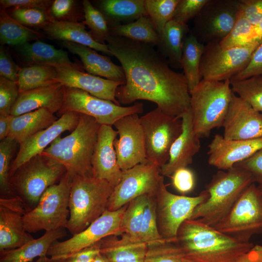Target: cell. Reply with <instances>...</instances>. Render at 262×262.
<instances>
[{
  "label": "cell",
  "mask_w": 262,
  "mask_h": 262,
  "mask_svg": "<svg viewBox=\"0 0 262 262\" xmlns=\"http://www.w3.org/2000/svg\"><path fill=\"white\" fill-rule=\"evenodd\" d=\"M106 41L125 75L124 83L116 91L119 103L147 100L165 114L180 118L190 110V93L184 74L172 69L154 46L112 35Z\"/></svg>",
  "instance_id": "1"
},
{
  "label": "cell",
  "mask_w": 262,
  "mask_h": 262,
  "mask_svg": "<svg viewBox=\"0 0 262 262\" xmlns=\"http://www.w3.org/2000/svg\"><path fill=\"white\" fill-rule=\"evenodd\" d=\"M176 243L185 258L196 262H234L254 246L250 242L237 241L193 219H187L181 225Z\"/></svg>",
  "instance_id": "2"
},
{
  "label": "cell",
  "mask_w": 262,
  "mask_h": 262,
  "mask_svg": "<svg viewBox=\"0 0 262 262\" xmlns=\"http://www.w3.org/2000/svg\"><path fill=\"white\" fill-rule=\"evenodd\" d=\"M100 126L93 117L80 114L71 133L57 137L41 154L63 165L71 178L77 175L93 176L92 162Z\"/></svg>",
  "instance_id": "3"
},
{
  "label": "cell",
  "mask_w": 262,
  "mask_h": 262,
  "mask_svg": "<svg viewBox=\"0 0 262 262\" xmlns=\"http://www.w3.org/2000/svg\"><path fill=\"white\" fill-rule=\"evenodd\" d=\"M254 183L251 175L241 167L233 166L227 170H219L205 187L208 198L196 207L188 219L214 227Z\"/></svg>",
  "instance_id": "4"
},
{
  "label": "cell",
  "mask_w": 262,
  "mask_h": 262,
  "mask_svg": "<svg viewBox=\"0 0 262 262\" xmlns=\"http://www.w3.org/2000/svg\"><path fill=\"white\" fill-rule=\"evenodd\" d=\"M114 188L107 181L92 176L71 178L70 214L66 228L72 235L85 229L107 210Z\"/></svg>",
  "instance_id": "5"
},
{
  "label": "cell",
  "mask_w": 262,
  "mask_h": 262,
  "mask_svg": "<svg viewBox=\"0 0 262 262\" xmlns=\"http://www.w3.org/2000/svg\"><path fill=\"white\" fill-rule=\"evenodd\" d=\"M190 93L194 131L199 138L208 137L213 129L223 127L233 93L230 80L202 79Z\"/></svg>",
  "instance_id": "6"
},
{
  "label": "cell",
  "mask_w": 262,
  "mask_h": 262,
  "mask_svg": "<svg viewBox=\"0 0 262 262\" xmlns=\"http://www.w3.org/2000/svg\"><path fill=\"white\" fill-rule=\"evenodd\" d=\"M66 172L63 165L40 154L19 167L10 177V183L27 212L37 206L46 190L58 183Z\"/></svg>",
  "instance_id": "7"
},
{
  "label": "cell",
  "mask_w": 262,
  "mask_h": 262,
  "mask_svg": "<svg viewBox=\"0 0 262 262\" xmlns=\"http://www.w3.org/2000/svg\"><path fill=\"white\" fill-rule=\"evenodd\" d=\"M71 178L66 172L60 180L48 188L37 206L23 216L29 233L66 228L69 217V199Z\"/></svg>",
  "instance_id": "8"
},
{
  "label": "cell",
  "mask_w": 262,
  "mask_h": 262,
  "mask_svg": "<svg viewBox=\"0 0 262 262\" xmlns=\"http://www.w3.org/2000/svg\"><path fill=\"white\" fill-rule=\"evenodd\" d=\"M240 242L262 234V195L255 183L241 195L227 215L214 227Z\"/></svg>",
  "instance_id": "9"
},
{
  "label": "cell",
  "mask_w": 262,
  "mask_h": 262,
  "mask_svg": "<svg viewBox=\"0 0 262 262\" xmlns=\"http://www.w3.org/2000/svg\"><path fill=\"white\" fill-rule=\"evenodd\" d=\"M147 162L160 168L168 161L170 148L182 131L181 118L157 107L140 117Z\"/></svg>",
  "instance_id": "10"
},
{
  "label": "cell",
  "mask_w": 262,
  "mask_h": 262,
  "mask_svg": "<svg viewBox=\"0 0 262 262\" xmlns=\"http://www.w3.org/2000/svg\"><path fill=\"white\" fill-rule=\"evenodd\" d=\"M260 45L258 42H253L223 48L219 42L205 44L200 64L201 79L219 82L230 80L246 67Z\"/></svg>",
  "instance_id": "11"
},
{
  "label": "cell",
  "mask_w": 262,
  "mask_h": 262,
  "mask_svg": "<svg viewBox=\"0 0 262 262\" xmlns=\"http://www.w3.org/2000/svg\"><path fill=\"white\" fill-rule=\"evenodd\" d=\"M159 232L165 240L176 243L179 228L188 219L194 209L209 197L205 189L196 196L175 195L170 192L162 180L155 195Z\"/></svg>",
  "instance_id": "12"
},
{
  "label": "cell",
  "mask_w": 262,
  "mask_h": 262,
  "mask_svg": "<svg viewBox=\"0 0 262 262\" xmlns=\"http://www.w3.org/2000/svg\"><path fill=\"white\" fill-rule=\"evenodd\" d=\"M143 111L142 103L137 102L130 106L123 107L81 89L65 87L63 105L58 113L61 116L67 112H77L93 117L101 125L112 126L124 116L139 114Z\"/></svg>",
  "instance_id": "13"
},
{
  "label": "cell",
  "mask_w": 262,
  "mask_h": 262,
  "mask_svg": "<svg viewBox=\"0 0 262 262\" xmlns=\"http://www.w3.org/2000/svg\"><path fill=\"white\" fill-rule=\"evenodd\" d=\"M240 11L239 0H208L194 18L193 33L205 45L220 42L232 29Z\"/></svg>",
  "instance_id": "14"
},
{
  "label": "cell",
  "mask_w": 262,
  "mask_h": 262,
  "mask_svg": "<svg viewBox=\"0 0 262 262\" xmlns=\"http://www.w3.org/2000/svg\"><path fill=\"white\" fill-rule=\"evenodd\" d=\"M126 204L117 210H106L98 218L81 232L63 242L55 241L47 256L52 260L65 257L91 246L110 235L122 234L121 223Z\"/></svg>",
  "instance_id": "15"
},
{
  "label": "cell",
  "mask_w": 262,
  "mask_h": 262,
  "mask_svg": "<svg viewBox=\"0 0 262 262\" xmlns=\"http://www.w3.org/2000/svg\"><path fill=\"white\" fill-rule=\"evenodd\" d=\"M163 179L160 167L148 162L124 171L121 181L109 198L107 210H117L142 195L155 196Z\"/></svg>",
  "instance_id": "16"
},
{
  "label": "cell",
  "mask_w": 262,
  "mask_h": 262,
  "mask_svg": "<svg viewBox=\"0 0 262 262\" xmlns=\"http://www.w3.org/2000/svg\"><path fill=\"white\" fill-rule=\"evenodd\" d=\"M113 126L118 135L114 146L121 169L124 171L147 162L144 133L138 114L124 116Z\"/></svg>",
  "instance_id": "17"
},
{
  "label": "cell",
  "mask_w": 262,
  "mask_h": 262,
  "mask_svg": "<svg viewBox=\"0 0 262 262\" xmlns=\"http://www.w3.org/2000/svg\"><path fill=\"white\" fill-rule=\"evenodd\" d=\"M223 127L226 139L262 138V113L233 93Z\"/></svg>",
  "instance_id": "18"
},
{
  "label": "cell",
  "mask_w": 262,
  "mask_h": 262,
  "mask_svg": "<svg viewBox=\"0 0 262 262\" xmlns=\"http://www.w3.org/2000/svg\"><path fill=\"white\" fill-rule=\"evenodd\" d=\"M80 116L77 112L66 113L50 126L19 144L18 151L11 164L10 177L24 164L41 154L62 133L72 131L79 123Z\"/></svg>",
  "instance_id": "19"
},
{
  "label": "cell",
  "mask_w": 262,
  "mask_h": 262,
  "mask_svg": "<svg viewBox=\"0 0 262 262\" xmlns=\"http://www.w3.org/2000/svg\"><path fill=\"white\" fill-rule=\"evenodd\" d=\"M25 213L17 197L0 198V251L18 248L34 239L24 227Z\"/></svg>",
  "instance_id": "20"
},
{
  "label": "cell",
  "mask_w": 262,
  "mask_h": 262,
  "mask_svg": "<svg viewBox=\"0 0 262 262\" xmlns=\"http://www.w3.org/2000/svg\"><path fill=\"white\" fill-rule=\"evenodd\" d=\"M118 135L112 126L102 125L93 156V176L115 187L121 181L123 171L118 162L114 143Z\"/></svg>",
  "instance_id": "21"
},
{
  "label": "cell",
  "mask_w": 262,
  "mask_h": 262,
  "mask_svg": "<svg viewBox=\"0 0 262 262\" xmlns=\"http://www.w3.org/2000/svg\"><path fill=\"white\" fill-rule=\"evenodd\" d=\"M57 82L66 87L81 89L98 98L120 105L115 97L117 88L123 83L83 72L81 68L63 65L54 66Z\"/></svg>",
  "instance_id": "22"
},
{
  "label": "cell",
  "mask_w": 262,
  "mask_h": 262,
  "mask_svg": "<svg viewBox=\"0 0 262 262\" xmlns=\"http://www.w3.org/2000/svg\"><path fill=\"white\" fill-rule=\"evenodd\" d=\"M262 147V138L228 140L216 134L208 145V162L219 170H227L246 160Z\"/></svg>",
  "instance_id": "23"
},
{
  "label": "cell",
  "mask_w": 262,
  "mask_h": 262,
  "mask_svg": "<svg viewBox=\"0 0 262 262\" xmlns=\"http://www.w3.org/2000/svg\"><path fill=\"white\" fill-rule=\"evenodd\" d=\"M182 131L172 144L167 162L160 168L162 176L170 177L177 170L191 164L200 148V138L195 133L190 109L181 116Z\"/></svg>",
  "instance_id": "24"
},
{
  "label": "cell",
  "mask_w": 262,
  "mask_h": 262,
  "mask_svg": "<svg viewBox=\"0 0 262 262\" xmlns=\"http://www.w3.org/2000/svg\"><path fill=\"white\" fill-rule=\"evenodd\" d=\"M64 95L65 87L59 82L21 92L10 115L18 116L41 108L58 113L63 105Z\"/></svg>",
  "instance_id": "25"
},
{
  "label": "cell",
  "mask_w": 262,
  "mask_h": 262,
  "mask_svg": "<svg viewBox=\"0 0 262 262\" xmlns=\"http://www.w3.org/2000/svg\"><path fill=\"white\" fill-rule=\"evenodd\" d=\"M62 44L69 52L80 58L87 73L124 83L125 75L122 67L114 64L109 57L83 45L69 42H62Z\"/></svg>",
  "instance_id": "26"
},
{
  "label": "cell",
  "mask_w": 262,
  "mask_h": 262,
  "mask_svg": "<svg viewBox=\"0 0 262 262\" xmlns=\"http://www.w3.org/2000/svg\"><path fill=\"white\" fill-rule=\"evenodd\" d=\"M147 248L146 243L123 233L102 239L100 252L111 262H144Z\"/></svg>",
  "instance_id": "27"
},
{
  "label": "cell",
  "mask_w": 262,
  "mask_h": 262,
  "mask_svg": "<svg viewBox=\"0 0 262 262\" xmlns=\"http://www.w3.org/2000/svg\"><path fill=\"white\" fill-rule=\"evenodd\" d=\"M15 50L20 61L27 66L63 65L81 68L71 61L66 51L39 40L15 46Z\"/></svg>",
  "instance_id": "28"
},
{
  "label": "cell",
  "mask_w": 262,
  "mask_h": 262,
  "mask_svg": "<svg viewBox=\"0 0 262 262\" xmlns=\"http://www.w3.org/2000/svg\"><path fill=\"white\" fill-rule=\"evenodd\" d=\"M48 37L62 42H72L113 56L106 44L96 41L82 22L53 21L41 28Z\"/></svg>",
  "instance_id": "29"
},
{
  "label": "cell",
  "mask_w": 262,
  "mask_h": 262,
  "mask_svg": "<svg viewBox=\"0 0 262 262\" xmlns=\"http://www.w3.org/2000/svg\"><path fill=\"white\" fill-rule=\"evenodd\" d=\"M65 228L47 231L41 237L23 246L0 252V262H31L36 257L47 256L51 246L66 235Z\"/></svg>",
  "instance_id": "30"
},
{
  "label": "cell",
  "mask_w": 262,
  "mask_h": 262,
  "mask_svg": "<svg viewBox=\"0 0 262 262\" xmlns=\"http://www.w3.org/2000/svg\"><path fill=\"white\" fill-rule=\"evenodd\" d=\"M57 119L54 114L47 108L13 116L8 137L19 144L32 135L48 128Z\"/></svg>",
  "instance_id": "31"
},
{
  "label": "cell",
  "mask_w": 262,
  "mask_h": 262,
  "mask_svg": "<svg viewBox=\"0 0 262 262\" xmlns=\"http://www.w3.org/2000/svg\"><path fill=\"white\" fill-rule=\"evenodd\" d=\"M96 7L104 15L109 27L126 24L146 15L145 0H100Z\"/></svg>",
  "instance_id": "32"
},
{
  "label": "cell",
  "mask_w": 262,
  "mask_h": 262,
  "mask_svg": "<svg viewBox=\"0 0 262 262\" xmlns=\"http://www.w3.org/2000/svg\"><path fill=\"white\" fill-rule=\"evenodd\" d=\"M188 32L186 24L172 19L165 25L163 32L159 35L158 50L172 66L181 68L180 60L183 44Z\"/></svg>",
  "instance_id": "33"
},
{
  "label": "cell",
  "mask_w": 262,
  "mask_h": 262,
  "mask_svg": "<svg viewBox=\"0 0 262 262\" xmlns=\"http://www.w3.org/2000/svg\"><path fill=\"white\" fill-rule=\"evenodd\" d=\"M204 47L205 44L200 42L193 33L187 35L183 42L180 65L190 92L202 80L200 64Z\"/></svg>",
  "instance_id": "34"
},
{
  "label": "cell",
  "mask_w": 262,
  "mask_h": 262,
  "mask_svg": "<svg viewBox=\"0 0 262 262\" xmlns=\"http://www.w3.org/2000/svg\"><path fill=\"white\" fill-rule=\"evenodd\" d=\"M43 34L21 24L12 18L4 9L0 11V43L1 45L17 46L43 38Z\"/></svg>",
  "instance_id": "35"
},
{
  "label": "cell",
  "mask_w": 262,
  "mask_h": 262,
  "mask_svg": "<svg viewBox=\"0 0 262 262\" xmlns=\"http://www.w3.org/2000/svg\"><path fill=\"white\" fill-rule=\"evenodd\" d=\"M110 35L124 37L136 42L158 46L160 36L147 15L133 22L109 27Z\"/></svg>",
  "instance_id": "36"
},
{
  "label": "cell",
  "mask_w": 262,
  "mask_h": 262,
  "mask_svg": "<svg viewBox=\"0 0 262 262\" xmlns=\"http://www.w3.org/2000/svg\"><path fill=\"white\" fill-rule=\"evenodd\" d=\"M57 80L54 66L33 65L20 67L17 83L21 93L58 82Z\"/></svg>",
  "instance_id": "37"
},
{
  "label": "cell",
  "mask_w": 262,
  "mask_h": 262,
  "mask_svg": "<svg viewBox=\"0 0 262 262\" xmlns=\"http://www.w3.org/2000/svg\"><path fill=\"white\" fill-rule=\"evenodd\" d=\"M149 195L139 196L128 203L121 220L122 234L134 239L140 240V233L144 212Z\"/></svg>",
  "instance_id": "38"
},
{
  "label": "cell",
  "mask_w": 262,
  "mask_h": 262,
  "mask_svg": "<svg viewBox=\"0 0 262 262\" xmlns=\"http://www.w3.org/2000/svg\"><path fill=\"white\" fill-rule=\"evenodd\" d=\"M233 92L256 111L262 113V76L230 81Z\"/></svg>",
  "instance_id": "39"
},
{
  "label": "cell",
  "mask_w": 262,
  "mask_h": 262,
  "mask_svg": "<svg viewBox=\"0 0 262 262\" xmlns=\"http://www.w3.org/2000/svg\"><path fill=\"white\" fill-rule=\"evenodd\" d=\"M18 143L10 137L0 142V198L16 197L10 183V170L12 157Z\"/></svg>",
  "instance_id": "40"
},
{
  "label": "cell",
  "mask_w": 262,
  "mask_h": 262,
  "mask_svg": "<svg viewBox=\"0 0 262 262\" xmlns=\"http://www.w3.org/2000/svg\"><path fill=\"white\" fill-rule=\"evenodd\" d=\"M180 0H145L146 15L160 35L165 25L172 20Z\"/></svg>",
  "instance_id": "41"
},
{
  "label": "cell",
  "mask_w": 262,
  "mask_h": 262,
  "mask_svg": "<svg viewBox=\"0 0 262 262\" xmlns=\"http://www.w3.org/2000/svg\"><path fill=\"white\" fill-rule=\"evenodd\" d=\"M253 42H258L255 27L250 23L240 10L232 29L219 44L223 48H229Z\"/></svg>",
  "instance_id": "42"
},
{
  "label": "cell",
  "mask_w": 262,
  "mask_h": 262,
  "mask_svg": "<svg viewBox=\"0 0 262 262\" xmlns=\"http://www.w3.org/2000/svg\"><path fill=\"white\" fill-rule=\"evenodd\" d=\"M84 20L82 22L90 29L89 33L98 43L105 45L110 35L109 27L104 15L88 0L82 1Z\"/></svg>",
  "instance_id": "43"
},
{
  "label": "cell",
  "mask_w": 262,
  "mask_h": 262,
  "mask_svg": "<svg viewBox=\"0 0 262 262\" xmlns=\"http://www.w3.org/2000/svg\"><path fill=\"white\" fill-rule=\"evenodd\" d=\"M184 258L176 243L163 240L147 245L144 262H182Z\"/></svg>",
  "instance_id": "44"
},
{
  "label": "cell",
  "mask_w": 262,
  "mask_h": 262,
  "mask_svg": "<svg viewBox=\"0 0 262 262\" xmlns=\"http://www.w3.org/2000/svg\"><path fill=\"white\" fill-rule=\"evenodd\" d=\"M140 238L147 245L165 240L160 235L158 229L156 202L154 195L148 196L145 207Z\"/></svg>",
  "instance_id": "45"
},
{
  "label": "cell",
  "mask_w": 262,
  "mask_h": 262,
  "mask_svg": "<svg viewBox=\"0 0 262 262\" xmlns=\"http://www.w3.org/2000/svg\"><path fill=\"white\" fill-rule=\"evenodd\" d=\"M48 13L52 21L79 22L84 18L82 3L75 0H52Z\"/></svg>",
  "instance_id": "46"
},
{
  "label": "cell",
  "mask_w": 262,
  "mask_h": 262,
  "mask_svg": "<svg viewBox=\"0 0 262 262\" xmlns=\"http://www.w3.org/2000/svg\"><path fill=\"white\" fill-rule=\"evenodd\" d=\"M7 11L14 19L28 27L42 28L53 21L48 11L38 8H13Z\"/></svg>",
  "instance_id": "47"
},
{
  "label": "cell",
  "mask_w": 262,
  "mask_h": 262,
  "mask_svg": "<svg viewBox=\"0 0 262 262\" xmlns=\"http://www.w3.org/2000/svg\"><path fill=\"white\" fill-rule=\"evenodd\" d=\"M19 93L17 82L0 76V115H10Z\"/></svg>",
  "instance_id": "48"
},
{
  "label": "cell",
  "mask_w": 262,
  "mask_h": 262,
  "mask_svg": "<svg viewBox=\"0 0 262 262\" xmlns=\"http://www.w3.org/2000/svg\"><path fill=\"white\" fill-rule=\"evenodd\" d=\"M208 0H180L175 9L172 20L186 24L199 14Z\"/></svg>",
  "instance_id": "49"
},
{
  "label": "cell",
  "mask_w": 262,
  "mask_h": 262,
  "mask_svg": "<svg viewBox=\"0 0 262 262\" xmlns=\"http://www.w3.org/2000/svg\"><path fill=\"white\" fill-rule=\"evenodd\" d=\"M174 187L184 194L191 192L195 185V178L193 171L187 167L176 170L170 176Z\"/></svg>",
  "instance_id": "50"
},
{
  "label": "cell",
  "mask_w": 262,
  "mask_h": 262,
  "mask_svg": "<svg viewBox=\"0 0 262 262\" xmlns=\"http://www.w3.org/2000/svg\"><path fill=\"white\" fill-rule=\"evenodd\" d=\"M257 76H262V44L255 50L246 67L230 81H239Z\"/></svg>",
  "instance_id": "51"
},
{
  "label": "cell",
  "mask_w": 262,
  "mask_h": 262,
  "mask_svg": "<svg viewBox=\"0 0 262 262\" xmlns=\"http://www.w3.org/2000/svg\"><path fill=\"white\" fill-rule=\"evenodd\" d=\"M234 166L248 172L255 183L262 185V147L246 160L237 163Z\"/></svg>",
  "instance_id": "52"
},
{
  "label": "cell",
  "mask_w": 262,
  "mask_h": 262,
  "mask_svg": "<svg viewBox=\"0 0 262 262\" xmlns=\"http://www.w3.org/2000/svg\"><path fill=\"white\" fill-rule=\"evenodd\" d=\"M20 67L13 61L8 51L0 46V76L17 82Z\"/></svg>",
  "instance_id": "53"
},
{
  "label": "cell",
  "mask_w": 262,
  "mask_h": 262,
  "mask_svg": "<svg viewBox=\"0 0 262 262\" xmlns=\"http://www.w3.org/2000/svg\"><path fill=\"white\" fill-rule=\"evenodd\" d=\"M100 241L65 257L51 259L52 262H92L100 252Z\"/></svg>",
  "instance_id": "54"
},
{
  "label": "cell",
  "mask_w": 262,
  "mask_h": 262,
  "mask_svg": "<svg viewBox=\"0 0 262 262\" xmlns=\"http://www.w3.org/2000/svg\"><path fill=\"white\" fill-rule=\"evenodd\" d=\"M240 10L254 26L262 19V0H239Z\"/></svg>",
  "instance_id": "55"
},
{
  "label": "cell",
  "mask_w": 262,
  "mask_h": 262,
  "mask_svg": "<svg viewBox=\"0 0 262 262\" xmlns=\"http://www.w3.org/2000/svg\"><path fill=\"white\" fill-rule=\"evenodd\" d=\"M52 0H0L2 9L13 8H38L48 11Z\"/></svg>",
  "instance_id": "56"
},
{
  "label": "cell",
  "mask_w": 262,
  "mask_h": 262,
  "mask_svg": "<svg viewBox=\"0 0 262 262\" xmlns=\"http://www.w3.org/2000/svg\"><path fill=\"white\" fill-rule=\"evenodd\" d=\"M234 262H262V246H254Z\"/></svg>",
  "instance_id": "57"
},
{
  "label": "cell",
  "mask_w": 262,
  "mask_h": 262,
  "mask_svg": "<svg viewBox=\"0 0 262 262\" xmlns=\"http://www.w3.org/2000/svg\"><path fill=\"white\" fill-rule=\"evenodd\" d=\"M13 116L0 115V140L8 137Z\"/></svg>",
  "instance_id": "58"
},
{
  "label": "cell",
  "mask_w": 262,
  "mask_h": 262,
  "mask_svg": "<svg viewBox=\"0 0 262 262\" xmlns=\"http://www.w3.org/2000/svg\"><path fill=\"white\" fill-rule=\"evenodd\" d=\"M255 31L257 34L258 42L260 44H262V19L255 26Z\"/></svg>",
  "instance_id": "59"
},
{
  "label": "cell",
  "mask_w": 262,
  "mask_h": 262,
  "mask_svg": "<svg viewBox=\"0 0 262 262\" xmlns=\"http://www.w3.org/2000/svg\"><path fill=\"white\" fill-rule=\"evenodd\" d=\"M92 262H111V261L104 255L99 252Z\"/></svg>",
  "instance_id": "60"
},
{
  "label": "cell",
  "mask_w": 262,
  "mask_h": 262,
  "mask_svg": "<svg viewBox=\"0 0 262 262\" xmlns=\"http://www.w3.org/2000/svg\"><path fill=\"white\" fill-rule=\"evenodd\" d=\"M35 262H52V260L48 256H44L38 258Z\"/></svg>",
  "instance_id": "61"
},
{
  "label": "cell",
  "mask_w": 262,
  "mask_h": 262,
  "mask_svg": "<svg viewBox=\"0 0 262 262\" xmlns=\"http://www.w3.org/2000/svg\"><path fill=\"white\" fill-rule=\"evenodd\" d=\"M182 262H196L191 260L190 259L184 258Z\"/></svg>",
  "instance_id": "62"
},
{
  "label": "cell",
  "mask_w": 262,
  "mask_h": 262,
  "mask_svg": "<svg viewBox=\"0 0 262 262\" xmlns=\"http://www.w3.org/2000/svg\"><path fill=\"white\" fill-rule=\"evenodd\" d=\"M258 188H259V189L260 191L261 192V194L262 195V185H259L258 186Z\"/></svg>",
  "instance_id": "63"
}]
</instances>
